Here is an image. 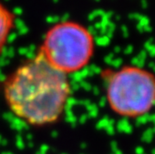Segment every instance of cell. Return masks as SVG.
Wrapping results in <instances>:
<instances>
[{"label": "cell", "instance_id": "obj_1", "mask_svg": "<svg viewBox=\"0 0 155 154\" xmlns=\"http://www.w3.org/2000/svg\"><path fill=\"white\" fill-rule=\"evenodd\" d=\"M69 76L56 70L40 55L18 64L2 81L7 109L31 127H47L62 119L71 98Z\"/></svg>", "mask_w": 155, "mask_h": 154}, {"label": "cell", "instance_id": "obj_2", "mask_svg": "<svg viewBox=\"0 0 155 154\" xmlns=\"http://www.w3.org/2000/svg\"><path fill=\"white\" fill-rule=\"evenodd\" d=\"M94 52V36L86 26L77 21L62 20L46 30L37 54L69 76L88 66Z\"/></svg>", "mask_w": 155, "mask_h": 154}, {"label": "cell", "instance_id": "obj_3", "mask_svg": "<svg viewBox=\"0 0 155 154\" xmlns=\"http://www.w3.org/2000/svg\"><path fill=\"white\" fill-rule=\"evenodd\" d=\"M105 93L110 109L122 117L142 116L155 105V76L137 66H123L105 74Z\"/></svg>", "mask_w": 155, "mask_h": 154}, {"label": "cell", "instance_id": "obj_4", "mask_svg": "<svg viewBox=\"0 0 155 154\" xmlns=\"http://www.w3.org/2000/svg\"><path fill=\"white\" fill-rule=\"evenodd\" d=\"M15 27V13L2 0H0V56L6 50Z\"/></svg>", "mask_w": 155, "mask_h": 154}]
</instances>
